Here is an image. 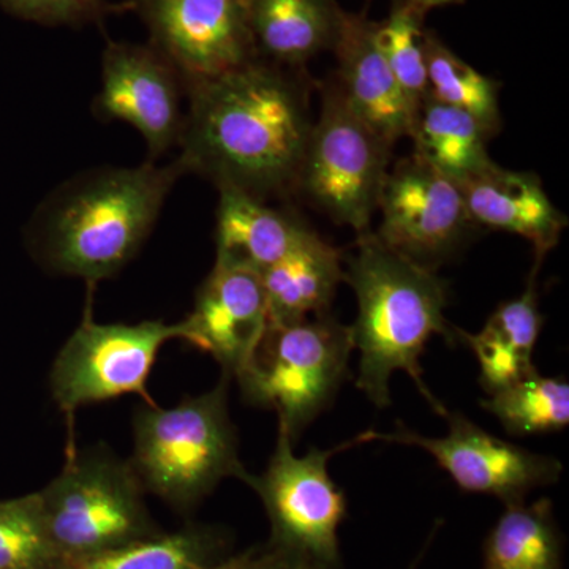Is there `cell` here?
Masks as SVG:
<instances>
[{
  "instance_id": "cell-29",
  "label": "cell",
  "mask_w": 569,
  "mask_h": 569,
  "mask_svg": "<svg viewBox=\"0 0 569 569\" xmlns=\"http://www.w3.org/2000/svg\"><path fill=\"white\" fill-rule=\"evenodd\" d=\"M227 569H290L266 548L224 561Z\"/></svg>"
},
{
  "instance_id": "cell-23",
  "label": "cell",
  "mask_w": 569,
  "mask_h": 569,
  "mask_svg": "<svg viewBox=\"0 0 569 569\" xmlns=\"http://www.w3.org/2000/svg\"><path fill=\"white\" fill-rule=\"evenodd\" d=\"M219 537L204 529L156 535L130 545L63 559L56 569H209L216 567Z\"/></svg>"
},
{
  "instance_id": "cell-5",
  "label": "cell",
  "mask_w": 569,
  "mask_h": 569,
  "mask_svg": "<svg viewBox=\"0 0 569 569\" xmlns=\"http://www.w3.org/2000/svg\"><path fill=\"white\" fill-rule=\"evenodd\" d=\"M350 326L329 313L268 326L246 369L236 377L247 403L271 408L291 441L331 403L348 376Z\"/></svg>"
},
{
  "instance_id": "cell-13",
  "label": "cell",
  "mask_w": 569,
  "mask_h": 569,
  "mask_svg": "<svg viewBox=\"0 0 569 569\" xmlns=\"http://www.w3.org/2000/svg\"><path fill=\"white\" fill-rule=\"evenodd\" d=\"M181 74L151 44L108 40L102 86L92 112L102 122L129 123L144 138L149 160L178 148L186 111Z\"/></svg>"
},
{
  "instance_id": "cell-8",
  "label": "cell",
  "mask_w": 569,
  "mask_h": 569,
  "mask_svg": "<svg viewBox=\"0 0 569 569\" xmlns=\"http://www.w3.org/2000/svg\"><path fill=\"white\" fill-rule=\"evenodd\" d=\"M391 149L332 86L313 122L296 187L335 222L365 234L378 211Z\"/></svg>"
},
{
  "instance_id": "cell-24",
  "label": "cell",
  "mask_w": 569,
  "mask_h": 569,
  "mask_svg": "<svg viewBox=\"0 0 569 569\" xmlns=\"http://www.w3.org/2000/svg\"><path fill=\"white\" fill-rule=\"evenodd\" d=\"M427 97L473 116L493 137L500 129L498 82L468 66L432 32L426 37Z\"/></svg>"
},
{
  "instance_id": "cell-3",
  "label": "cell",
  "mask_w": 569,
  "mask_h": 569,
  "mask_svg": "<svg viewBox=\"0 0 569 569\" xmlns=\"http://www.w3.org/2000/svg\"><path fill=\"white\" fill-rule=\"evenodd\" d=\"M343 261V280L358 299V317L350 326L359 351L356 387L377 407H388L389 380L396 370H403L429 406L445 417L448 410L427 388L419 358L432 336L451 346L458 342V328L445 318L447 283L433 269L395 252L370 231L359 234Z\"/></svg>"
},
{
  "instance_id": "cell-9",
  "label": "cell",
  "mask_w": 569,
  "mask_h": 569,
  "mask_svg": "<svg viewBox=\"0 0 569 569\" xmlns=\"http://www.w3.org/2000/svg\"><path fill=\"white\" fill-rule=\"evenodd\" d=\"M183 340V323H97L86 312L51 369V395L63 413L138 395L148 400V380L164 343Z\"/></svg>"
},
{
  "instance_id": "cell-15",
  "label": "cell",
  "mask_w": 569,
  "mask_h": 569,
  "mask_svg": "<svg viewBox=\"0 0 569 569\" xmlns=\"http://www.w3.org/2000/svg\"><path fill=\"white\" fill-rule=\"evenodd\" d=\"M373 22L343 11L335 50L336 88L350 110L385 142L395 146L413 132L417 112L389 70L372 37Z\"/></svg>"
},
{
  "instance_id": "cell-4",
  "label": "cell",
  "mask_w": 569,
  "mask_h": 569,
  "mask_svg": "<svg viewBox=\"0 0 569 569\" xmlns=\"http://www.w3.org/2000/svg\"><path fill=\"white\" fill-rule=\"evenodd\" d=\"M230 378L223 373L211 391L187 397L178 406L149 403L137 411L129 460L146 492L187 509L224 478L246 482L250 473L239 459L238 432L228 411Z\"/></svg>"
},
{
  "instance_id": "cell-20",
  "label": "cell",
  "mask_w": 569,
  "mask_h": 569,
  "mask_svg": "<svg viewBox=\"0 0 569 569\" xmlns=\"http://www.w3.org/2000/svg\"><path fill=\"white\" fill-rule=\"evenodd\" d=\"M535 271L526 291L519 298L498 306L478 335H468L458 329L460 339L477 355L481 383L488 392L538 372L533 365V351L542 317L539 313Z\"/></svg>"
},
{
  "instance_id": "cell-6",
  "label": "cell",
  "mask_w": 569,
  "mask_h": 569,
  "mask_svg": "<svg viewBox=\"0 0 569 569\" xmlns=\"http://www.w3.org/2000/svg\"><path fill=\"white\" fill-rule=\"evenodd\" d=\"M137 471L104 445L70 456L40 498L62 559L89 556L159 535Z\"/></svg>"
},
{
  "instance_id": "cell-30",
  "label": "cell",
  "mask_w": 569,
  "mask_h": 569,
  "mask_svg": "<svg viewBox=\"0 0 569 569\" xmlns=\"http://www.w3.org/2000/svg\"><path fill=\"white\" fill-rule=\"evenodd\" d=\"M400 2L407 3L411 9L425 14L427 10L449 6V3H459L462 2V0H400Z\"/></svg>"
},
{
  "instance_id": "cell-1",
  "label": "cell",
  "mask_w": 569,
  "mask_h": 569,
  "mask_svg": "<svg viewBox=\"0 0 569 569\" xmlns=\"http://www.w3.org/2000/svg\"><path fill=\"white\" fill-rule=\"evenodd\" d=\"M178 160L264 200L298 183L313 122L306 97L282 70L257 61L187 89Z\"/></svg>"
},
{
  "instance_id": "cell-12",
  "label": "cell",
  "mask_w": 569,
  "mask_h": 569,
  "mask_svg": "<svg viewBox=\"0 0 569 569\" xmlns=\"http://www.w3.org/2000/svg\"><path fill=\"white\" fill-rule=\"evenodd\" d=\"M377 238L415 263L433 269L455 252L475 223L459 183L415 157L388 171Z\"/></svg>"
},
{
  "instance_id": "cell-7",
  "label": "cell",
  "mask_w": 569,
  "mask_h": 569,
  "mask_svg": "<svg viewBox=\"0 0 569 569\" xmlns=\"http://www.w3.org/2000/svg\"><path fill=\"white\" fill-rule=\"evenodd\" d=\"M366 443L365 433L340 447L312 448L296 456L293 441L279 430L274 452L263 475H249L246 485L263 501L271 539L266 549L290 569H343L339 527L347 515L342 490L329 477L337 452Z\"/></svg>"
},
{
  "instance_id": "cell-14",
  "label": "cell",
  "mask_w": 569,
  "mask_h": 569,
  "mask_svg": "<svg viewBox=\"0 0 569 569\" xmlns=\"http://www.w3.org/2000/svg\"><path fill=\"white\" fill-rule=\"evenodd\" d=\"M182 323L183 342L211 355L223 373L238 377L253 358L269 325L260 276L213 266Z\"/></svg>"
},
{
  "instance_id": "cell-2",
  "label": "cell",
  "mask_w": 569,
  "mask_h": 569,
  "mask_svg": "<svg viewBox=\"0 0 569 569\" xmlns=\"http://www.w3.org/2000/svg\"><path fill=\"white\" fill-rule=\"evenodd\" d=\"M183 174L176 159L170 164L148 160L73 176L37 211L33 252L51 274L78 277L89 284L110 279L140 252Z\"/></svg>"
},
{
  "instance_id": "cell-31",
  "label": "cell",
  "mask_w": 569,
  "mask_h": 569,
  "mask_svg": "<svg viewBox=\"0 0 569 569\" xmlns=\"http://www.w3.org/2000/svg\"><path fill=\"white\" fill-rule=\"evenodd\" d=\"M422 557H425V550H422L421 556L418 557L417 561H415L413 567H410V569H417L419 561H421Z\"/></svg>"
},
{
  "instance_id": "cell-21",
  "label": "cell",
  "mask_w": 569,
  "mask_h": 569,
  "mask_svg": "<svg viewBox=\"0 0 569 569\" xmlns=\"http://www.w3.org/2000/svg\"><path fill=\"white\" fill-rule=\"evenodd\" d=\"M410 138L415 159L433 168L459 186L492 167L489 134L481 123L458 108L426 97Z\"/></svg>"
},
{
  "instance_id": "cell-18",
  "label": "cell",
  "mask_w": 569,
  "mask_h": 569,
  "mask_svg": "<svg viewBox=\"0 0 569 569\" xmlns=\"http://www.w3.org/2000/svg\"><path fill=\"white\" fill-rule=\"evenodd\" d=\"M343 254L312 230L260 276L268 326L326 316L343 280Z\"/></svg>"
},
{
  "instance_id": "cell-22",
  "label": "cell",
  "mask_w": 569,
  "mask_h": 569,
  "mask_svg": "<svg viewBox=\"0 0 569 569\" xmlns=\"http://www.w3.org/2000/svg\"><path fill=\"white\" fill-rule=\"evenodd\" d=\"M482 569H563V537L552 501L505 505L486 539Z\"/></svg>"
},
{
  "instance_id": "cell-28",
  "label": "cell",
  "mask_w": 569,
  "mask_h": 569,
  "mask_svg": "<svg viewBox=\"0 0 569 569\" xmlns=\"http://www.w3.org/2000/svg\"><path fill=\"white\" fill-rule=\"evenodd\" d=\"M0 3L14 17L44 26L102 24L111 14L130 10V2L108 0H0Z\"/></svg>"
},
{
  "instance_id": "cell-17",
  "label": "cell",
  "mask_w": 569,
  "mask_h": 569,
  "mask_svg": "<svg viewBox=\"0 0 569 569\" xmlns=\"http://www.w3.org/2000/svg\"><path fill=\"white\" fill-rule=\"evenodd\" d=\"M309 231L306 224L261 198L220 187L216 264L261 276Z\"/></svg>"
},
{
  "instance_id": "cell-19",
  "label": "cell",
  "mask_w": 569,
  "mask_h": 569,
  "mask_svg": "<svg viewBox=\"0 0 569 569\" xmlns=\"http://www.w3.org/2000/svg\"><path fill=\"white\" fill-rule=\"evenodd\" d=\"M258 56L299 66L335 47L343 11L335 0H246Z\"/></svg>"
},
{
  "instance_id": "cell-16",
  "label": "cell",
  "mask_w": 569,
  "mask_h": 569,
  "mask_svg": "<svg viewBox=\"0 0 569 569\" xmlns=\"http://www.w3.org/2000/svg\"><path fill=\"white\" fill-rule=\"evenodd\" d=\"M475 224L522 236L538 261L559 244L567 216L553 206L537 174L509 171L493 163L460 186Z\"/></svg>"
},
{
  "instance_id": "cell-32",
  "label": "cell",
  "mask_w": 569,
  "mask_h": 569,
  "mask_svg": "<svg viewBox=\"0 0 569 569\" xmlns=\"http://www.w3.org/2000/svg\"><path fill=\"white\" fill-rule=\"evenodd\" d=\"M209 569H227V567H224V563H219V565H216V567H212Z\"/></svg>"
},
{
  "instance_id": "cell-27",
  "label": "cell",
  "mask_w": 569,
  "mask_h": 569,
  "mask_svg": "<svg viewBox=\"0 0 569 569\" xmlns=\"http://www.w3.org/2000/svg\"><path fill=\"white\" fill-rule=\"evenodd\" d=\"M62 560L39 492L0 501V569H56Z\"/></svg>"
},
{
  "instance_id": "cell-25",
  "label": "cell",
  "mask_w": 569,
  "mask_h": 569,
  "mask_svg": "<svg viewBox=\"0 0 569 569\" xmlns=\"http://www.w3.org/2000/svg\"><path fill=\"white\" fill-rule=\"evenodd\" d=\"M481 406L512 436L556 432L569 422V387L561 378L537 372L489 392Z\"/></svg>"
},
{
  "instance_id": "cell-10",
  "label": "cell",
  "mask_w": 569,
  "mask_h": 569,
  "mask_svg": "<svg viewBox=\"0 0 569 569\" xmlns=\"http://www.w3.org/2000/svg\"><path fill=\"white\" fill-rule=\"evenodd\" d=\"M187 89L260 59L246 0H129Z\"/></svg>"
},
{
  "instance_id": "cell-26",
  "label": "cell",
  "mask_w": 569,
  "mask_h": 569,
  "mask_svg": "<svg viewBox=\"0 0 569 569\" xmlns=\"http://www.w3.org/2000/svg\"><path fill=\"white\" fill-rule=\"evenodd\" d=\"M425 14L397 0L387 20L373 22L372 37L415 112L427 97Z\"/></svg>"
},
{
  "instance_id": "cell-11",
  "label": "cell",
  "mask_w": 569,
  "mask_h": 569,
  "mask_svg": "<svg viewBox=\"0 0 569 569\" xmlns=\"http://www.w3.org/2000/svg\"><path fill=\"white\" fill-rule=\"evenodd\" d=\"M445 437H422L403 425L389 433L367 430L366 443L373 440L426 449L438 466L448 471L466 492L497 497L505 505L522 503L527 493L559 481L563 463L490 436L460 413L448 411Z\"/></svg>"
}]
</instances>
